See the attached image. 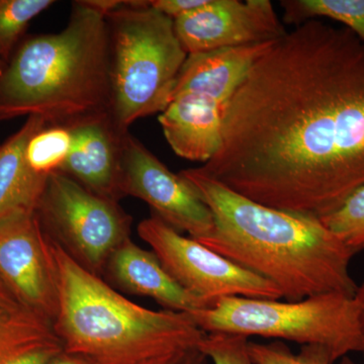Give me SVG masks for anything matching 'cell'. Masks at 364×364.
<instances>
[{"label":"cell","mask_w":364,"mask_h":364,"mask_svg":"<svg viewBox=\"0 0 364 364\" xmlns=\"http://www.w3.org/2000/svg\"><path fill=\"white\" fill-rule=\"evenodd\" d=\"M267 207L323 219L364 186V43L312 20L254 62L198 167Z\"/></svg>","instance_id":"1"},{"label":"cell","mask_w":364,"mask_h":364,"mask_svg":"<svg viewBox=\"0 0 364 364\" xmlns=\"http://www.w3.org/2000/svg\"><path fill=\"white\" fill-rule=\"evenodd\" d=\"M214 217L200 241L274 284L289 301L337 293L354 296L356 252L318 218L284 212L235 193L198 168L181 171Z\"/></svg>","instance_id":"2"},{"label":"cell","mask_w":364,"mask_h":364,"mask_svg":"<svg viewBox=\"0 0 364 364\" xmlns=\"http://www.w3.org/2000/svg\"><path fill=\"white\" fill-rule=\"evenodd\" d=\"M111 107L109 28L97 0L74 1L61 32L21 41L0 73V121L37 116L68 128Z\"/></svg>","instance_id":"3"},{"label":"cell","mask_w":364,"mask_h":364,"mask_svg":"<svg viewBox=\"0 0 364 364\" xmlns=\"http://www.w3.org/2000/svg\"><path fill=\"white\" fill-rule=\"evenodd\" d=\"M51 241L59 291L53 326L64 351L95 364H136L200 346L207 333L191 314L139 306Z\"/></svg>","instance_id":"4"},{"label":"cell","mask_w":364,"mask_h":364,"mask_svg":"<svg viewBox=\"0 0 364 364\" xmlns=\"http://www.w3.org/2000/svg\"><path fill=\"white\" fill-rule=\"evenodd\" d=\"M111 40V114L122 131L162 112L188 54L174 21L148 0L119 1L107 11Z\"/></svg>","instance_id":"5"},{"label":"cell","mask_w":364,"mask_h":364,"mask_svg":"<svg viewBox=\"0 0 364 364\" xmlns=\"http://www.w3.org/2000/svg\"><path fill=\"white\" fill-rule=\"evenodd\" d=\"M207 333L291 341L325 347L335 363L363 350L354 296L316 294L296 301L232 296L191 314Z\"/></svg>","instance_id":"6"},{"label":"cell","mask_w":364,"mask_h":364,"mask_svg":"<svg viewBox=\"0 0 364 364\" xmlns=\"http://www.w3.org/2000/svg\"><path fill=\"white\" fill-rule=\"evenodd\" d=\"M36 215L50 238L100 277L112 254L130 239L132 219L119 202L60 171L48 178Z\"/></svg>","instance_id":"7"},{"label":"cell","mask_w":364,"mask_h":364,"mask_svg":"<svg viewBox=\"0 0 364 364\" xmlns=\"http://www.w3.org/2000/svg\"><path fill=\"white\" fill-rule=\"evenodd\" d=\"M138 234L172 279L207 306L232 296L282 299L279 289L272 282L239 267L200 241L183 236L156 215L143 220Z\"/></svg>","instance_id":"8"},{"label":"cell","mask_w":364,"mask_h":364,"mask_svg":"<svg viewBox=\"0 0 364 364\" xmlns=\"http://www.w3.org/2000/svg\"><path fill=\"white\" fill-rule=\"evenodd\" d=\"M119 191L149 205L153 214L178 232L202 240L214 230V217L195 188L167 168L136 136H123Z\"/></svg>","instance_id":"9"},{"label":"cell","mask_w":364,"mask_h":364,"mask_svg":"<svg viewBox=\"0 0 364 364\" xmlns=\"http://www.w3.org/2000/svg\"><path fill=\"white\" fill-rule=\"evenodd\" d=\"M0 282L28 310L54 323L58 279L51 238L36 212H18L0 222Z\"/></svg>","instance_id":"10"},{"label":"cell","mask_w":364,"mask_h":364,"mask_svg":"<svg viewBox=\"0 0 364 364\" xmlns=\"http://www.w3.org/2000/svg\"><path fill=\"white\" fill-rule=\"evenodd\" d=\"M188 55L273 42L287 33L269 0H208L174 20Z\"/></svg>","instance_id":"11"},{"label":"cell","mask_w":364,"mask_h":364,"mask_svg":"<svg viewBox=\"0 0 364 364\" xmlns=\"http://www.w3.org/2000/svg\"><path fill=\"white\" fill-rule=\"evenodd\" d=\"M70 153L59 170L88 191L119 202L122 171V131L111 114L88 117L68 127ZM129 132V131H128Z\"/></svg>","instance_id":"12"},{"label":"cell","mask_w":364,"mask_h":364,"mask_svg":"<svg viewBox=\"0 0 364 364\" xmlns=\"http://www.w3.org/2000/svg\"><path fill=\"white\" fill-rule=\"evenodd\" d=\"M227 107L196 93L172 97L160 114L159 123L177 156L203 164L210 161L221 147Z\"/></svg>","instance_id":"13"},{"label":"cell","mask_w":364,"mask_h":364,"mask_svg":"<svg viewBox=\"0 0 364 364\" xmlns=\"http://www.w3.org/2000/svg\"><path fill=\"white\" fill-rule=\"evenodd\" d=\"M105 274L124 293L153 299L164 310L191 314L208 308L172 279L152 251L131 238L112 254Z\"/></svg>","instance_id":"14"},{"label":"cell","mask_w":364,"mask_h":364,"mask_svg":"<svg viewBox=\"0 0 364 364\" xmlns=\"http://www.w3.org/2000/svg\"><path fill=\"white\" fill-rule=\"evenodd\" d=\"M273 42L188 55L179 72L171 100L182 93H196L229 105L254 62Z\"/></svg>","instance_id":"15"},{"label":"cell","mask_w":364,"mask_h":364,"mask_svg":"<svg viewBox=\"0 0 364 364\" xmlns=\"http://www.w3.org/2000/svg\"><path fill=\"white\" fill-rule=\"evenodd\" d=\"M47 123L42 117H26L25 124L0 144V222L18 212H36L49 176L33 171L26 161L28 141Z\"/></svg>","instance_id":"16"},{"label":"cell","mask_w":364,"mask_h":364,"mask_svg":"<svg viewBox=\"0 0 364 364\" xmlns=\"http://www.w3.org/2000/svg\"><path fill=\"white\" fill-rule=\"evenodd\" d=\"M63 352L47 318L23 306L0 315V364H49Z\"/></svg>","instance_id":"17"},{"label":"cell","mask_w":364,"mask_h":364,"mask_svg":"<svg viewBox=\"0 0 364 364\" xmlns=\"http://www.w3.org/2000/svg\"><path fill=\"white\" fill-rule=\"evenodd\" d=\"M280 6L287 25L330 18L343 23L364 43V0H284Z\"/></svg>","instance_id":"18"},{"label":"cell","mask_w":364,"mask_h":364,"mask_svg":"<svg viewBox=\"0 0 364 364\" xmlns=\"http://www.w3.org/2000/svg\"><path fill=\"white\" fill-rule=\"evenodd\" d=\"M72 136L65 127L46 126L28 141L26 158L33 171L50 176L59 171L70 153Z\"/></svg>","instance_id":"19"},{"label":"cell","mask_w":364,"mask_h":364,"mask_svg":"<svg viewBox=\"0 0 364 364\" xmlns=\"http://www.w3.org/2000/svg\"><path fill=\"white\" fill-rule=\"evenodd\" d=\"M54 0H0V59L7 63L31 21Z\"/></svg>","instance_id":"20"},{"label":"cell","mask_w":364,"mask_h":364,"mask_svg":"<svg viewBox=\"0 0 364 364\" xmlns=\"http://www.w3.org/2000/svg\"><path fill=\"white\" fill-rule=\"evenodd\" d=\"M249 354L255 364H335L330 352L318 345L301 346L299 352L291 350L282 341L258 343L249 341ZM338 364H356L349 356Z\"/></svg>","instance_id":"21"},{"label":"cell","mask_w":364,"mask_h":364,"mask_svg":"<svg viewBox=\"0 0 364 364\" xmlns=\"http://www.w3.org/2000/svg\"><path fill=\"white\" fill-rule=\"evenodd\" d=\"M321 221L352 250L364 251V186Z\"/></svg>","instance_id":"22"},{"label":"cell","mask_w":364,"mask_h":364,"mask_svg":"<svg viewBox=\"0 0 364 364\" xmlns=\"http://www.w3.org/2000/svg\"><path fill=\"white\" fill-rule=\"evenodd\" d=\"M249 340L239 335L208 333L198 348L210 364H255L249 354Z\"/></svg>","instance_id":"23"},{"label":"cell","mask_w":364,"mask_h":364,"mask_svg":"<svg viewBox=\"0 0 364 364\" xmlns=\"http://www.w3.org/2000/svg\"><path fill=\"white\" fill-rule=\"evenodd\" d=\"M136 364H210L198 347L179 349Z\"/></svg>","instance_id":"24"},{"label":"cell","mask_w":364,"mask_h":364,"mask_svg":"<svg viewBox=\"0 0 364 364\" xmlns=\"http://www.w3.org/2000/svg\"><path fill=\"white\" fill-rule=\"evenodd\" d=\"M207 2L208 0H149L148 4L153 9L174 21L184 14L200 9Z\"/></svg>","instance_id":"25"},{"label":"cell","mask_w":364,"mask_h":364,"mask_svg":"<svg viewBox=\"0 0 364 364\" xmlns=\"http://www.w3.org/2000/svg\"><path fill=\"white\" fill-rule=\"evenodd\" d=\"M354 299L358 306L359 324H360L361 336H363V350L360 353L363 354V364H364V282L358 287Z\"/></svg>","instance_id":"26"},{"label":"cell","mask_w":364,"mask_h":364,"mask_svg":"<svg viewBox=\"0 0 364 364\" xmlns=\"http://www.w3.org/2000/svg\"><path fill=\"white\" fill-rule=\"evenodd\" d=\"M20 306V304L13 298V296L7 291L6 287L0 282V315L9 312Z\"/></svg>","instance_id":"27"},{"label":"cell","mask_w":364,"mask_h":364,"mask_svg":"<svg viewBox=\"0 0 364 364\" xmlns=\"http://www.w3.org/2000/svg\"><path fill=\"white\" fill-rule=\"evenodd\" d=\"M49 364H95L90 359L77 355V354L68 353L64 351L61 355L52 360Z\"/></svg>","instance_id":"28"},{"label":"cell","mask_w":364,"mask_h":364,"mask_svg":"<svg viewBox=\"0 0 364 364\" xmlns=\"http://www.w3.org/2000/svg\"><path fill=\"white\" fill-rule=\"evenodd\" d=\"M4 66H6V63H4V62L0 59V73H1V71L4 70Z\"/></svg>","instance_id":"29"}]
</instances>
